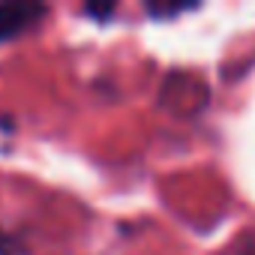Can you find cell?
Segmentation results:
<instances>
[{
	"label": "cell",
	"instance_id": "cell-1",
	"mask_svg": "<svg viewBox=\"0 0 255 255\" xmlns=\"http://www.w3.org/2000/svg\"><path fill=\"white\" fill-rule=\"evenodd\" d=\"M42 3H0V42L21 36L27 27H33L39 18H45Z\"/></svg>",
	"mask_w": 255,
	"mask_h": 255
},
{
	"label": "cell",
	"instance_id": "cell-3",
	"mask_svg": "<svg viewBox=\"0 0 255 255\" xmlns=\"http://www.w3.org/2000/svg\"><path fill=\"white\" fill-rule=\"evenodd\" d=\"M114 3H87L84 6V15H90V18H99V21H108L111 15H114Z\"/></svg>",
	"mask_w": 255,
	"mask_h": 255
},
{
	"label": "cell",
	"instance_id": "cell-5",
	"mask_svg": "<svg viewBox=\"0 0 255 255\" xmlns=\"http://www.w3.org/2000/svg\"><path fill=\"white\" fill-rule=\"evenodd\" d=\"M243 255H255V240H252V243H249V240L243 243Z\"/></svg>",
	"mask_w": 255,
	"mask_h": 255
},
{
	"label": "cell",
	"instance_id": "cell-2",
	"mask_svg": "<svg viewBox=\"0 0 255 255\" xmlns=\"http://www.w3.org/2000/svg\"><path fill=\"white\" fill-rule=\"evenodd\" d=\"M189 9H198V3H171V6H162V3H147V15H153V18H174V15L189 12Z\"/></svg>",
	"mask_w": 255,
	"mask_h": 255
},
{
	"label": "cell",
	"instance_id": "cell-4",
	"mask_svg": "<svg viewBox=\"0 0 255 255\" xmlns=\"http://www.w3.org/2000/svg\"><path fill=\"white\" fill-rule=\"evenodd\" d=\"M0 255H12V246H9V240L0 234Z\"/></svg>",
	"mask_w": 255,
	"mask_h": 255
}]
</instances>
